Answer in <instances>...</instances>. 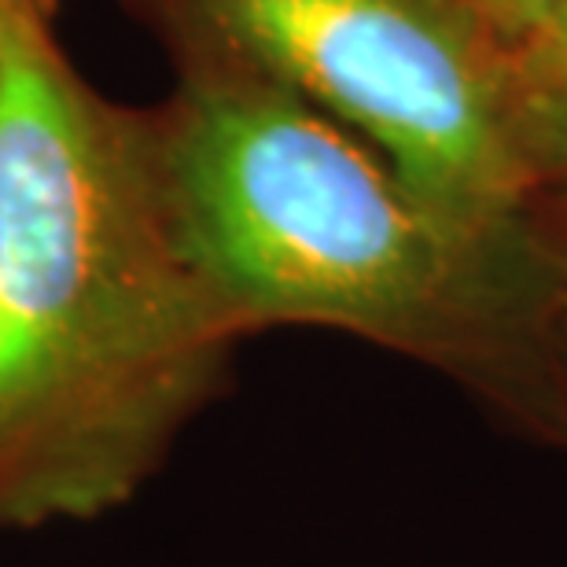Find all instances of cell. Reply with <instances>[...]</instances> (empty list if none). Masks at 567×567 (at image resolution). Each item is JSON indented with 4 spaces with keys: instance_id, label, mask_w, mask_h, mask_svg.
I'll use <instances>...</instances> for the list:
<instances>
[{
    "instance_id": "6da1fadb",
    "label": "cell",
    "mask_w": 567,
    "mask_h": 567,
    "mask_svg": "<svg viewBox=\"0 0 567 567\" xmlns=\"http://www.w3.org/2000/svg\"><path fill=\"white\" fill-rule=\"evenodd\" d=\"M147 115L169 229L233 336L317 324L446 372L567 446V233H483L288 85L210 52Z\"/></svg>"
},
{
    "instance_id": "7a4b0ae2",
    "label": "cell",
    "mask_w": 567,
    "mask_h": 567,
    "mask_svg": "<svg viewBox=\"0 0 567 567\" xmlns=\"http://www.w3.org/2000/svg\"><path fill=\"white\" fill-rule=\"evenodd\" d=\"M233 339L177 251L147 115L89 89L30 0H0V524L133 497Z\"/></svg>"
},
{
    "instance_id": "3957f363",
    "label": "cell",
    "mask_w": 567,
    "mask_h": 567,
    "mask_svg": "<svg viewBox=\"0 0 567 567\" xmlns=\"http://www.w3.org/2000/svg\"><path fill=\"white\" fill-rule=\"evenodd\" d=\"M188 52L288 85L483 233L553 229L508 63L450 0H158Z\"/></svg>"
},
{
    "instance_id": "277c9868",
    "label": "cell",
    "mask_w": 567,
    "mask_h": 567,
    "mask_svg": "<svg viewBox=\"0 0 567 567\" xmlns=\"http://www.w3.org/2000/svg\"><path fill=\"white\" fill-rule=\"evenodd\" d=\"M508 96L542 192H567V55L530 52L508 60Z\"/></svg>"
},
{
    "instance_id": "5b68a950",
    "label": "cell",
    "mask_w": 567,
    "mask_h": 567,
    "mask_svg": "<svg viewBox=\"0 0 567 567\" xmlns=\"http://www.w3.org/2000/svg\"><path fill=\"white\" fill-rule=\"evenodd\" d=\"M508 63L535 49L564 0H450Z\"/></svg>"
},
{
    "instance_id": "8992f818",
    "label": "cell",
    "mask_w": 567,
    "mask_h": 567,
    "mask_svg": "<svg viewBox=\"0 0 567 567\" xmlns=\"http://www.w3.org/2000/svg\"><path fill=\"white\" fill-rule=\"evenodd\" d=\"M530 52H546V55H567V0L557 8V16H553V22H549V30L542 33V41L535 44V49H527L524 55H530ZM519 60V55H516Z\"/></svg>"
},
{
    "instance_id": "52a82bcc",
    "label": "cell",
    "mask_w": 567,
    "mask_h": 567,
    "mask_svg": "<svg viewBox=\"0 0 567 567\" xmlns=\"http://www.w3.org/2000/svg\"><path fill=\"white\" fill-rule=\"evenodd\" d=\"M557 365H560V383H564V399H567V295L557 317Z\"/></svg>"
},
{
    "instance_id": "ba28073f",
    "label": "cell",
    "mask_w": 567,
    "mask_h": 567,
    "mask_svg": "<svg viewBox=\"0 0 567 567\" xmlns=\"http://www.w3.org/2000/svg\"><path fill=\"white\" fill-rule=\"evenodd\" d=\"M30 4L38 8L41 16H49V19H52V16H55V4H60V0H30Z\"/></svg>"
}]
</instances>
